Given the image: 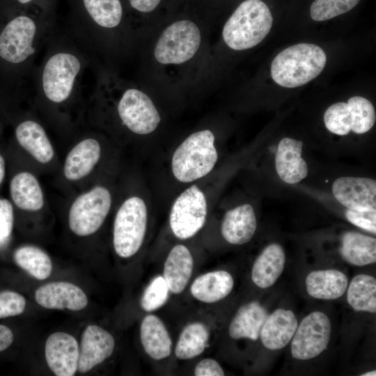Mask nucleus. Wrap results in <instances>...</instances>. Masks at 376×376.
Instances as JSON below:
<instances>
[{
  "instance_id": "obj_10",
  "label": "nucleus",
  "mask_w": 376,
  "mask_h": 376,
  "mask_svg": "<svg viewBox=\"0 0 376 376\" xmlns=\"http://www.w3.org/2000/svg\"><path fill=\"white\" fill-rule=\"evenodd\" d=\"M111 205L110 192L104 187H95L80 195L70 209V230L81 237L93 234L103 224Z\"/></svg>"
},
{
  "instance_id": "obj_36",
  "label": "nucleus",
  "mask_w": 376,
  "mask_h": 376,
  "mask_svg": "<svg viewBox=\"0 0 376 376\" xmlns=\"http://www.w3.org/2000/svg\"><path fill=\"white\" fill-rule=\"evenodd\" d=\"M345 217L352 224L373 233H376V210L361 212L347 209Z\"/></svg>"
},
{
  "instance_id": "obj_42",
  "label": "nucleus",
  "mask_w": 376,
  "mask_h": 376,
  "mask_svg": "<svg viewBox=\"0 0 376 376\" xmlns=\"http://www.w3.org/2000/svg\"><path fill=\"white\" fill-rule=\"evenodd\" d=\"M36 0H15V1L16 2V3L18 5V6H27L29 4H31L33 2H34Z\"/></svg>"
},
{
  "instance_id": "obj_38",
  "label": "nucleus",
  "mask_w": 376,
  "mask_h": 376,
  "mask_svg": "<svg viewBox=\"0 0 376 376\" xmlns=\"http://www.w3.org/2000/svg\"><path fill=\"white\" fill-rule=\"evenodd\" d=\"M196 376H223V370L219 363L212 359H204L200 361L195 367Z\"/></svg>"
},
{
  "instance_id": "obj_24",
  "label": "nucleus",
  "mask_w": 376,
  "mask_h": 376,
  "mask_svg": "<svg viewBox=\"0 0 376 376\" xmlns=\"http://www.w3.org/2000/svg\"><path fill=\"white\" fill-rule=\"evenodd\" d=\"M267 316V310L258 301H250L242 306L230 322L229 336L233 339L258 340Z\"/></svg>"
},
{
  "instance_id": "obj_16",
  "label": "nucleus",
  "mask_w": 376,
  "mask_h": 376,
  "mask_svg": "<svg viewBox=\"0 0 376 376\" xmlns=\"http://www.w3.org/2000/svg\"><path fill=\"white\" fill-rule=\"evenodd\" d=\"M35 299L40 306L49 309L81 311L88 304L87 296L79 287L63 281L40 286L36 290Z\"/></svg>"
},
{
  "instance_id": "obj_22",
  "label": "nucleus",
  "mask_w": 376,
  "mask_h": 376,
  "mask_svg": "<svg viewBox=\"0 0 376 376\" xmlns=\"http://www.w3.org/2000/svg\"><path fill=\"white\" fill-rule=\"evenodd\" d=\"M194 267L191 252L185 245H175L170 251L164 266L163 277L169 290L181 293L186 288Z\"/></svg>"
},
{
  "instance_id": "obj_9",
  "label": "nucleus",
  "mask_w": 376,
  "mask_h": 376,
  "mask_svg": "<svg viewBox=\"0 0 376 376\" xmlns=\"http://www.w3.org/2000/svg\"><path fill=\"white\" fill-rule=\"evenodd\" d=\"M376 119L373 104L361 96L350 97L347 102H337L327 108L324 114L327 129L337 135L344 136L350 131L363 134L374 125Z\"/></svg>"
},
{
  "instance_id": "obj_37",
  "label": "nucleus",
  "mask_w": 376,
  "mask_h": 376,
  "mask_svg": "<svg viewBox=\"0 0 376 376\" xmlns=\"http://www.w3.org/2000/svg\"><path fill=\"white\" fill-rule=\"evenodd\" d=\"M13 209L6 199H0V243L6 240L13 226Z\"/></svg>"
},
{
  "instance_id": "obj_31",
  "label": "nucleus",
  "mask_w": 376,
  "mask_h": 376,
  "mask_svg": "<svg viewBox=\"0 0 376 376\" xmlns=\"http://www.w3.org/2000/svg\"><path fill=\"white\" fill-rule=\"evenodd\" d=\"M209 331L201 322L188 324L182 331L175 347V357L181 360L193 359L205 350L208 339Z\"/></svg>"
},
{
  "instance_id": "obj_21",
  "label": "nucleus",
  "mask_w": 376,
  "mask_h": 376,
  "mask_svg": "<svg viewBox=\"0 0 376 376\" xmlns=\"http://www.w3.org/2000/svg\"><path fill=\"white\" fill-rule=\"evenodd\" d=\"M285 263L283 247L273 243L265 248L253 263L251 279L260 288L273 285L282 274Z\"/></svg>"
},
{
  "instance_id": "obj_3",
  "label": "nucleus",
  "mask_w": 376,
  "mask_h": 376,
  "mask_svg": "<svg viewBox=\"0 0 376 376\" xmlns=\"http://www.w3.org/2000/svg\"><path fill=\"white\" fill-rule=\"evenodd\" d=\"M91 66L95 73V84L114 100L123 125L139 135L153 132L161 122V116L150 97L138 85L121 78L116 70L97 62Z\"/></svg>"
},
{
  "instance_id": "obj_17",
  "label": "nucleus",
  "mask_w": 376,
  "mask_h": 376,
  "mask_svg": "<svg viewBox=\"0 0 376 376\" xmlns=\"http://www.w3.org/2000/svg\"><path fill=\"white\" fill-rule=\"evenodd\" d=\"M303 143L285 137L279 143L275 155L276 169L280 178L288 184H295L308 175V166L301 157Z\"/></svg>"
},
{
  "instance_id": "obj_29",
  "label": "nucleus",
  "mask_w": 376,
  "mask_h": 376,
  "mask_svg": "<svg viewBox=\"0 0 376 376\" xmlns=\"http://www.w3.org/2000/svg\"><path fill=\"white\" fill-rule=\"evenodd\" d=\"M340 253L348 263L365 266L376 262V240L357 232H346L342 236Z\"/></svg>"
},
{
  "instance_id": "obj_39",
  "label": "nucleus",
  "mask_w": 376,
  "mask_h": 376,
  "mask_svg": "<svg viewBox=\"0 0 376 376\" xmlns=\"http://www.w3.org/2000/svg\"><path fill=\"white\" fill-rule=\"evenodd\" d=\"M161 0H128L130 6L141 13H149L159 4Z\"/></svg>"
},
{
  "instance_id": "obj_25",
  "label": "nucleus",
  "mask_w": 376,
  "mask_h": 376,
  "mask_svg": "<svg viewBox=\"0 0 376 376\" xmlns=\"http://www.w3.org/2000/svg\"><path fill=\"white\" fill-rule=\"evenodd\" d=\"M140 338L147 354L155 360L168 357L172 341L164 322L156 315H146L140 327Z\"/></svg>"
},
{
  "instance_id": "obj_6",
  "label": "nucleus",
  "mask_w": 376,
  "mask_h": 376,
  "mask_svg": "<svg viewBox=\"0 0 376 376\" xmlns=\"http://www.w3.org/2000/svg\"><path fill=\"white\" fill-rule=\"evenodd\" d=\"M272 23L271 11L263 1L246 0L226 22L222 30L223 40L233 50L251 49L266 37Z\"/></svg>"
},
{
  "instance_id": "obj_1",
  "label": "nucleus",
  "mask_w": 376,
  "mask_h": 376,
  "mask_svg": "<svg viewBox=\"0 0 376 376\" xmlns=\"http://www.w3.org/2000/svg\"><path fill=\"white\" fill-rule=\"evenodd\" d=\"M91 63V56L68 32L56 27L42 61L32 75L38 99L52 107L65 106L76 100L84 73Z\"/></svg>"
},
{
  "instance_id": "obj_2",
  "label": "nucleus",
  "mask_w": 376,
  "mask_h": 376,
  "mask_svg": "<svg viewBox=\"0 0 376 376\" xmlns=\"http://www.w3.org/2000/svg\"><path fill=\"white\" fill-rule=\"evenodd\" d=\"M56 26L47 16L19 13L0 24V90L23 88L36 68L35 60Z\"/></svg>"
},
{
  "instance_id": "obj_20",
  "label": "nucleus",
  "mask_w": 376,
  "mask_h": 376,
  "mask_svg": "<svg viewBox=\"0 0 376 376\" xmlns=\"http://www.w3.org/2000/svg\"><path fill=\"white\" fill-rule=\"evenodd\" d=\"M15 134L19 144L37 161L46 164L52 160L54 154L52 145L38 122L24 119L17 125Z\"/></svg>"
},
{
  "instance_id": "obj_41",
  "label": "nucleus",
  "mask_w": 376,
  "mask_h": 376,
  "mask_svg": "<svg viewBox=\"0 0 376 376\" xmlns=\"http://www.w3.org/2000/svg\"><path fill=\"white\" fill-rule=\"evenodd\" d=\"M5 175V161L0 155V185L1 184Z\"/></svg>"
},
{
  "instance_id": "obj_23",
  "label": "nucleus",
  "mask_w": 376,
  "mask_h": 376,
  "mask_svg": "<svg viewBox=\"0 0 376 376\" xmlns=\"http://www.w3.org/2000/svg\"><path fill=\"white\" fill-rule=\"evenodd\" d=\"M101 154L99 142L87 138L77 143L68 153L64 165V175L70 180L86 176L98 162Z\"/></svg>"
},
{
  "instance_id": "obj_27",
  "label": "nucleus",
  "mask_w": 376,
  "mask_h": 376,
  "mask_svg": "<svg viewBox=\"0 0 376 376\" xmlns=\"http://www.w3.org/2000/svg\"><path fill=\"white\" fill-rule=\"evenodd\" d=\"M234 286L233 276L226 271L217 270L198 276L190 288L192 296L204 303H214L227 297Z\"/></svg>"
},
{
  "instance_id": "obj_28",
  "label": "nucleus",
  "mask_w": 376,
  "mask_h": 376,
  "mask_svg": "<svg viewBox=\"0 0 376 376\" xmlns=\"http://www.w3.org/2000/svg\"><path fill=\"white\" fill-rule=\"evenodd\" d=\"M10 192L15 204L22 210L38 211L43 207L42 189L36 178L30 173L15 175L10 181Z\"/></svg>"
},
{
  "instance_id": "obj_30",
  "label": "nucleus",
  "mask_w": 376,
  "mask_h": 376,
  "mask_svg": "<svg viewBox=\"0 0 376 376\" xmlns=\"http://www.w3.org/2000/svg\"><path fill=\"white\" fill-rule=\"evenodd\" d=\"M347 300L356 311L376 312V279L365 274L353 277L347 288Z\"/></svg>"
},
{
  "instance_id": "obj_43",
  "label": "nucleus",
  "mask_w": 376,
  "mask_h": 376,
  "mask_svg": "<svg viewBox=\"0 0 376 376\" xmlns=\"http://www.w3.org/2000/svg\"><path fill=\"white\" fill-rule=\"evenodd\" d=\"M361 375H362V376H370V375H371V376H373V375L375 376V375H376V371H375V370H371V371H368V372H367V373H363V374H361Z\"/></svg>"
},
{
  "instance_id": "obj_8",
  "label": "nucleus",
  "mask_w": 376,
  "mask_h": 376,
  "mask_svg": "<svg viewBox=\"0 0 376 376\" xmlns=\"http://www.w3.org/2000/svg\"><path fill=\"white\" fill-rule=\"evenodd\" d=\"M147 219V207L142 198L132 196L123 202L113 224V243L118 256L127 258L139 251L146 235Z\"/></svg>"
},
{
  "instance_id": "obj_11",
  "label": "nucleus",
  "mask_w": 376,
  "mask_h": 376,
  "mask_svg": "<svg viewBox=\"0 0 376 376\" xmlns=\"http://www.w3.org/2000/svg\"><path fill=\"white\" fill-rule=\"evenodd\" d=\"M206 216L205 196L196 185H192L175 200L171 209L169 225L176 237L186 240L203 228Z\"/></svg>"
},
{
  "instance_id": "obj_18",
  "label": "nucleus",
  "mask_w": 376,
  "mask_h": 376,
  "mask_svg": "<svg viewBox=\"0 0 376 376\" xmlns=\"http://www.w3.org/2000/svg\"><path fill=\"white\" fill-rule=\"evenodd\" d=\"M297 326L298 321L292 311L278 308L267 316L263 325L261 343L268 350H281L291 341Z\"/></svg>"
},
{
  "instance_id": "obj_5",
  "label": "nucleus",
  "mask_w": 376,
  "mask_h": 376,
  "mask_svg": "<svg viewBox=\"0 0 376 376\" xmlns=\"http://www.w3.org/2000/svg\"><path fill=\"white\" fill-rule=\"evenodd\" d=\"M326 62L327 56L321 47L311 43H299L276 55L271 65V76L281 86H301L316 78Z\"/></svg>"
},
{
  "instance_id": "obj_14",
  "label": "nucleus",
  "mask_w": 376,
  "mask_h": 376,
  "mask_svg": "<svg viewBox=\"0 0 376 376\" xmlns=\"http://www.w3.org/2000/svg\"><path fill=\"white\" fill-rule=\"evenodd\" d=\"M79 348L77 340L65 332L51 334L45 343V359L51 370L57 376L75 375Z\"/></svg>"
},
{
  "instance_id": "obj_7",
  "label": "nucleus",
  "mask_w": 376,
  "mask_h": 376,
  "mask_svg": "<svg viewBox=\"0 0 376 376\" xmlns=\"http://www.w3.org/2000/svg\"><path fill=\"white\" fill-rule=\"evenodd\" d=\"M218 158L214 136L210 130L192 133L176 148L171 170L180 182H190L207 175Z\"/></svg>"
},
{
  "instance_id": "obj_4",
  "label": "nucleus",
  "mask_w": 376,
  "mask_h": 376,
  "mask_svg": "<svg viewBox=\"0 0 376 376\" xmlns=\"http://www.w3.org/2000/svg\"><path fill=\"white\" fill-rule=\"evenodd\" d=\"M203 31L194 21L182 19L166 26L157 38L152 50L155 63L161 67H181L199 54Z\"/></svg>"
},
{
  "instance_id": "obj_33",
  "label": "nucleus",
  "mask_w": 376,
  "mask_h": 376,
  "mask_svg": "<svg viewBox=\"0 0 376 376\" xmlns=\"http://www.w3.org/2000/svg\"><path fill=\"white\" fill-rule=\"evenodd\" d=\"M360 0H315L310 8L311 18L318 22L330 19L354 8Z\"/></svg>"
},
{
  "instance_id": "obj_32",
  "label": "nucleus",
  "mask_w": 376,
  "mask_h": 376,
  "mask_svg": "<svg viewBox=\"0 0 376 376\" xmlns=\"http://www.w3.org/2000/svg\"><path fill=\"white\" fill-rule=\"evenodd\" d=\"M13 258L19 267L37 279L44 280L52 273L49 256L37 246H21L14 252Z\"/></svg>"
},
{
  "instance_id": "obj_12",
  "label": "nucleus",
  "mask_w": 376,
  "mask_h": 376,
  "mask_svg": "<svg viewBox=\"0 0 376 376\" xmlns=\"http://www.w3.org/2000/svg\"><path fill=\"white\" fill-rule=\"evenodd\" d=\"M331 322L321 311H314L298 324L291 340V355L298 360H308L320 355L329 345Z\"/></svg>"
},
{
  "instance_id": "obj_35",
  "label": "nucleus",
  "mask_w": 376,
  "mask_h": 376,
  "mask_svg": "<svg viewBox=\"0 0 376 376\" xmlns=\"http://www.w3.org/2000/svg\"><path fill=\"white\" fill-rule=\"evenodd\" d=\"M26 299L20 294L6 290L0 292V318L19 315L26 308Z\"/></svg>"
},
{
  "instance_id": "obj_19",
  "label": "nucleus",
  "mask_w": 376,
  "mask_h": 376,
  "mask_svg": "<svg viewBox=\"0 0 376 376\" xmlns=\"http://www.w3.org/2000/svg\"><path fill=\"white\" fill-rule=\"evenodd\" d=\"M256 227V217L253 207L250 204H243L226 212L221 232L228 243L240 245L253 237Z\"/></svg>"
},
{
  "instance_id": "obj_13",
  "label": "nucleus",
  "mask_w": 376,
  "mask_h": 376,
  "mask_svg": "<svg viewBox=\"0 0 376 376\" xmlns=\"http://www.w3.org/2000/svg\"><path fill=\"white\" fill-rule=\"evenodd\" d=\"M336 199L347 209L373 211L376 209V181L363 177H340L332 185Z\"/></svg>"
},
{
  "instance_id": "obj_26",
  "label": "nucleus",
  "mask_w": 376,
  "mask_h": 376,
  "mask_svg": "<svg viewBox=\"0 0 376 376\" xmlns=\"http://www.w3.org/2000/svg\"><path fill=\"white\" fill-rule=\"evenodd\" d=\"M347 285L345 274L334 269L313 271L306 278L308 294L319 299L339 298L347 290Z\"/></svg>"
},
{
  "instance_id": "obj_40",
  "label": "nucleus",
  "mask_w": 376,
  "mask_h": 376,
  "mask_svg": "<svg viewBox=\"0 0 376 376\" xmlns=\"http://www.w3.org/2000/svg\"><path fill=\"white\" fill-rule=\"evenodd\" d=\"M13 334L10 328L0 324V352L6 350L13 341Z\"/></svg>"
},
{
  "instance_id": "obj_15",
  "label": "nucleus",
  "mask_w": 376,
  "mask_h": 376,
  "mask_svg": "<svg viewBox=\"0 0 376 376\" xmlns=\"http://www.w3.org/2000/svg\"><path fill=\"white\" fill-rule=\"evenodd\" d=\"M114 347L115 340L109 332L100 326L88 325L81 336L77 370L81 373L90 371L109 358Z\"/></svg>"
},
{
  "instance_id": "obj_34",
  "label": "nucleus",
  "mask_w": 376,
  "mask_h": 376,
  "mask_svg": "<svg viewBox=\"0 0 376 376\" xmlns=\"http://www.w3.org/2000/svg\"><path fill=\"white\" fill-rule=\"evenodd\" d=\"M169 288L162 276L155 277L146 288L141 306L147 312L154 311L164 306L168 300Z\"/></svg>"
}]
</instances>
